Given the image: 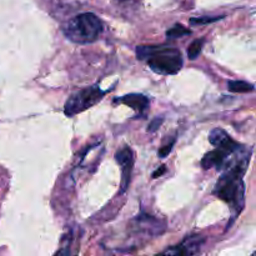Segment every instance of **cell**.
<instances>
[{"mask_svg":"<svg viewBox=\"0 0 256 256\" xmlns=\"http://www.w3.org/2000/svg\"><path fill=\"white\" fill-rule=\"evenodd\" d=\"M115 160L122 166V186H120V194H124L128 190L132 180V168H134V152L129 146H124L116 152Z\"/></svg>","mask_w":256,"mask_h":256,"instance_id":"5","label":"cell"},{"mask_svg":"<svg viewBox=\"0 0 256 256\" xmlns=\"http://www.w3.org/2000/svg\"><path fill=\"white\" fill-rule=\"evenodd\" d=\"M252 148L240 145L239 149L232 155L226 166L222 169V175L219 178L214 188V195L222 202H228L232 210L230 224L238 219L245 205V182L244 175L252 159Z\"/></svg>","mask_w":256,"mask_h":256,"instance_id":"1","label":"cell"},{"mask_svg":"<svg viewBox=\"0 0 256 256\" xmlns=\"http://www.w3.org/2000/svg\"><path fill=\"white\" fill-rule=\"evenodd\" d=\"M62 32L75 44H90L102 35V22L94 12H82L70 19L62 26Z\"/></svg>","mask_w":256,"mask_h":256,"instance_id":"3","label":"cell"},{"mask_svg":"<svg viewBox=\"0 0 256 256\" xmlns=\"http://www.w3.org/2000/svg\"><path fill=\"white\" fill-rule=\"evenodd\" d=\"M175 142H176V139H175V138H172V139L170 140V142H168V144L162 145V146L159 149V158H162V159L166 158L168 155H169L170 152H172V146H174Z\"/></svg>","mask_w":256,"mask_h":256,"instance_id":"14","label":"cell"},{"mask_svg":"<svg viewBox=\"0 0 256 256\" xmlns=\"http://www.w3.org/2000/svg\"><path fill=\"white\" fill-rule=\"evenodd\" d=\"M204 38H200V39L194 40V42L190 44V46L188 48V58L190 60H195L200 54H202V46H204Z\"/></svg>","mask_w":256,"mask_h":256,"instance_id":"11","label":"cell"},{"mask_svg":"<svg viewBox=\"0 0 256 256\" xmlns=\"http://www.w3.org/2000/svg\"><path fill=\"white\" fill-rule=\"evenodd\" d=\"M162 122H164V118H162V116L155 118V119H152V122H150L149 126H148V132H155L158 129H159L160 125L162 124Z\"/></svg>","mask_w":256,"mask_h":256,"instance_id":"15","label":"cell"},{"mask_svg":"<svg viewBox=\"0 0 256 256\" xmlns=\"http://www.w3.org/2000/svg\"><path fill=\"white\" fill-rule=\"evenodd\" d=\"M138 59L148 62L160 75H175L182 70L184 60L179 49L170 45H140L135 49Z\"/></svg>","mask_w":256,"mask_h":256,"instance_id":"2","label":"cell"},{"mask_svg":"<svg viewBox=\"0 0 256 256\" xmlns=\"http://www.w3.org/2000/svg\"><path fill=\"white\" fill-rule=\"evenodd\" d=\"M210 144L214 145L215 148H222V149L236 150L242 144L235 142L224 129L222 128H215L209 134Z\"/></svg>","mask_w":256,"mask_h":256,"instance_id":"8","label":"cell"},{"mask_svg":"<svg viewBox=\"0 0 256 256\" xmlns=\"http://www.w3.org/2000/svg\"><path fill=\"white\" fill-rule=\"evenodd\" d=\"M225 18V15H219V16H199V18H192L190 19V24L192 25H205L212 24V22H219Z\"/></svg>","mask_w":256,"mask_h":256,"instance_id":"13","label":"cell"},{"mask_svg":"<svg viewBox=\"0 0 256 256\" xmlns=\"http://www.w3.org/2000/svg\"><path fill=\"white\" fill-rule=\"evenodd\" d=\"M192 34V30L186 29L185 26H182V24H175L172 29H169L166 32V36L169 39H176V38H182L185 35Z\"/></svg>","mask_w":256,"mask_h":256,"instance_id":"12","label":"cell"},{"mask_svg":"<svg viewBox=\"0 0 256 256\" xmlns=\"http://www.w3.org/2000/svg\"><path fill=\"white\" fill-rule=\"evenodd\" d=\"M118 102H122L126 106L132 108L136 112L142 114L149 108V99L142 94H128L116 100Z\"/></svg>","mask_w":256,"mask_h":256,"instance_id":"9","label":"cell"},{"mask_svg":"<svg viewBox=\"0 0 256 256\" xmlns=\"http://www.w3.org/2000/svg\"><path fill=\"white\" fill-rule=\"evenodd\" d=\"M205 239L200 235H192L182 240V244L162 252L165 255H195L200 252Z\"/></svg>","mask_w":256,"mask_h":256,"instance_id":"7","label":"cell"},{"mask_svg":"<svg viewBox=\"0 0 256 256\" xmlns=\"http://www.w3.org/2000/svg\"><path fill=\"white\" fill-rule=\"evenodd\" d=\"M165 172H166V165H162V166H160L156 172H152V178H154V179H156V178L162 176Z\"/></svg>","mask_w":256,"mask_h":256,"instance_id":"16","label":"cell"},{"mask_svg":"<svg viewBox=\"0 0 256 256\" xmlns=\"http://www.w3.org/2000/svg\"><path fill=\"white\" fill-rule=\"evenodd\" d=\"M239 148H238V149H239ZM236 150L215 148V149L212 150V152H206V154L204 155V158H202V169L208 170V169H212V168H216L218 170H222L225 166H226L230 156H232Z\"/></svg>","mask_w":256,"mask_h":256,"instance_id":"6","label":"cell"},{"mask_svg":"<svg viewBox=\"0 0 256 256\" xmlns=\"http://www.w3.org/2000/svg\"><path fill=\"white\" fill-rule=\"evenodd\" d=\"M106 94L105 90L100 89L99 85H92V86L84 88L68 99L64 105V112L66 116H74L80 114L86 109H90L95 104L100 102Z\"/></svg>","mask_w":256,"mask_h":256,"instance_id":"4","label":"cell"},{"mask_svg":"<svg viewBox=\"0 0 256 256\" xmlns=\"http://www.w3.org/2000/svg\"><path fill=\"white\" fill-rule=\"evenodd\" d=\"M228 89L232 92L245 94V92H254L255 86L250 82H244V80H230V82H228Z\"/></svg>","mask_w":256,"mask_h":256,"instance_id":"10","label":"cell"}]
</instances>
